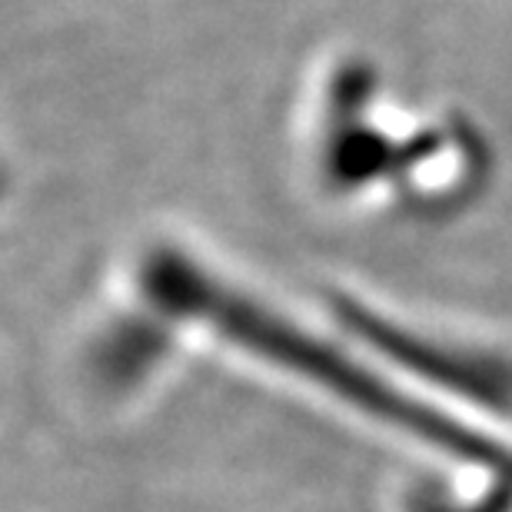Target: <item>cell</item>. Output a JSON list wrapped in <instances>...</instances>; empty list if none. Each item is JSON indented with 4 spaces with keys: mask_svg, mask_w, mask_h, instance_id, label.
Returning <instances> with one entry per match:
<instances>
[]
</instances>
